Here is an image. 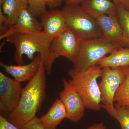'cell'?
Masks as SVG:
<instances>
[{"instance_id":"8","label":"cell","mask_w":129,"mask_h":129,"mask_svg":"<svg viewBox=\"0 0 129 129\" xmlns=\"http://www.w3.org/2000/svg\"><path fill=\"white\" fill-rule=\"evenodd\" d=\"M63 89L59 92V99L64 105L67 119L77 123L83 118L86 108L83 99L68 80H62Z\"/></svg>"},{"instance_id":"5","label":"cell","mask_w":129,"mask_h":129,"mask_svg":"<svg viewBox=\"0 0 129 129\" xmlns=\"http://www.w3.org/2000/svg\"><path fill=\"white\" fill-rule=\"evenodd\" d=\"M68 28L80 39L99 38L96 19L89 15L79 5H66L61 10Z\"/></svg>"},{"instance_id":"30","label":"cell","mask_w":129,"mask_h":129,"mask_svg":"<svg viewBox=\"0 0 129 129\" xmlns=\"http://www.w3.org/2000/svg\"><path fill=\"white\" fill-rule=\"evenodd\" d=\"M5 1V0H0V5H1V6L2 5L3 3Z\"/></svg>"},{"instance_id":"23","label":"cell","mask_w":129,"mask_h":129,"mask_svg":"<svg viewBox=\"0 0 129 129\" xmlns=\"http://www.w3.org/2000/svg\"><path fill=\"white\" fill-rule=\"evenodd\" d=\"M0 129H20L2 115H0Z\"/></svg>"},{"instance_id":"4","label":"cell","mask_w":129,"mask_h":129,"mask_svg":"<svg viewBox=\"0 0 129 129\" xmlns=\"http://www.w3.org/2000/svg\"><path fill=\"white\" fill-rule=\"evenodd\" d=\"M120 44L108 43L99 38L81 40L78 54L73 68L85 70L95 66L106 55L122 47Z\"/></svg>"},{"instance_id":"9","label":"cell","mask_w":129,"mask_h":129,"mask_svg":"<svg viewBox=\"0 0 129 129\" xmlns=\"http://www.w3.org/2000/svg\"><path fill=\"white\" fill-rule=\"evenodd\" d=\"M23 88L21 83L0 72V111L11 113L17 106Z\"/></svg>"},{"instance_id":"7","label":"cell","mask_w":129,"mask_h":129,"mask_svg":"<svg viewBox=\"0 0 129 129\" xmlns=\"http://www.w3.org/2000/svg\"><path fill=\"white\" fill-rule=\"evenodd\" d=\"M81 40L73 30L67 28L51 42L50 50L53 60L63 57L73 63L74 62L78 54Z\"/></svg>"},{"instance_id":"11","label":"cell","mask_w":129,"mask_h":129,"mask_svg":"<svg viewBox=\"0 0 129 129\" xmlns=\"http://www.w3.org/2000/svg\"><path fill=\"white\" fill-rule=\"evenodd\" d=\"M42 30L41 22L31 13L28 8L22 10L15 23L6 32L1 35L0 40L14 34H25L40 32Z\"/></svg>"},{"instance_id":"10","label":"cell","mask_w":129,"mask_h":129,"mask_svg":"<svg viewBox=\"0 0 129 129\" xmlns=\"http://www.w3.org/2000/svg\"><path fill=\"white\" fill-rule=\"evenodd\" d=\"M99 28V38L108 43H115L125 46L122 28L117 15L104 14L96 19Z\"/></svg>"},{"instance_id":"28","label":"cell","mask_w":129,"mask_h":129,"mask_svg":"<svg viewBox=\"0 0 129 129\" xmlns=\"http://www.w3.org/2000/svg\"><path fill=\"white\" fill-rule=\"evenodd\" d=\"M129 11V0H124L121 5Z\"/></svg>"},{"instance_id":"12","label":"cell","mask_w":129,"mask_h":129,"mask_svg":"<svg viewBox=\"0 0 129 129\" xmlns=\"http://www.w3.org/2000/svg\"><path fill=\"white\" fill-rule=\"evenodd\" d=\"M41 62V57L39 53L27 64L9 65L1 61L0 66L7 73L11 75L17 81L22 83L29 81L34 76L39 68Z\"/></svg>"},{"instance_id":"21","label":"cell","mask_w":129,"mask_h":129,"mask_svg":"<svg viewBox=\"0 0 129 129\" xmlns=\"http://www.w3.org/2000/svg\"><path fill=\"white\" fill-rule=\"evenodd\" d=\"M28 9L36 17H40L47 11L45 0H27Z\"/></svg>"},{"instance_id":"19","label":"cell","mask_w":129,"mask_h":129,"mask_svg":"<svg viewBox=\"0 0 129 129\" xmlns=\"http://www.w3.org/2000/svg\"><path fill=\"white\" fill-rule=\"evenodd\" d=\"M114 101L118 106L129 107V68L124 80L116 92Z\"/></svg>"},{"instance_id":"27","label":"cell","mask_w":129,"mask_h":129,"mask_svg":"<svg viewBox=\"0 0 129 129\" xmlns=\"http://www.w3.org/2000/svg\"><path fill=\"white\" fill-rule=\"evenodd\" d=\"M66 5H80L84 0H63Z\"/></svg>"},{"instance_id":"16","label":"cell","mask_w":129,"mask_h":129,"mask_svg":"<svg viewBox=\"0 0 129 129\" xmlns=\"http://www.w3.org/2000/svg\"><path fill=\"white\" fill-rule=\"evenodd\" d=\"M102 68L112 69L129 66V48L123 47L114 51L108 56L102 58L97 63Z\"/></svg>"},{"instance_id":"17","label":"cell","mask_w":129,"mask_h":129,"mask_svg":"<svg viewBox=\"0 0 129 129\" xmlns=\"http://www.w3.org/2000/svg\"><path fill=\"white\" fill-rule=\"evenodd\" d=\"M1 6L7 17L5 24L7 30L15 23L22 10L28 8L27 0H5Z\"/></svg>"},{"instance_id":"15","label":"cell","mask_w":129,"mask_h":129,"mask_svg":"<svg viewBox=\"0 0 129 129\" xmlns=\"http://www.w3.org/2000/svg\"><path fill=\"white\" fill-rule=\"evenodd\" d=\"M67 117V111L64 105L60 99H57L47 112L40 119L45 129H57Z\"/></svg>"},{"instance_id":"6","label":"cell","mask_w":129,"mask_h":129,"mask_svg":"<svg viewBox=\"0 0 129 129\" xmlns=\"http://www.w3.org/2000/svg\"><path fill=\"white\" fill-rule=\"evenodd\" d=\"M129 68V66L115 69L109 67L102 68L101 80L99 83L103 104L102 106L114 118L116 114L114 104L115 94L124 80Z\"/></svg>"},{"instance_id":"18","label":"cell","mask_w":129,"mask_h":129,"mask_svg":"<svg viewBox=\"0 0 129 129\" xmlns=\"http://www.w3.org/2000/svg\"><path fill=\"white\" fill-rule=\"evenodd\" d=\"M116 15L122 28L124 44L129 48V11L121 5H117Z\"/></svg>"},{"instance_id":"22","label":"cell","mask_w":129,"mask_h":129,"mask_svg":"<svg viewBox=\"0 0 129 129\" xmlns=\"http://www.w3.org/2000/svg\"><path fill=\"white\" fill-rule=\"evenodd\" d=\"M20 129H45L40 118L36 117L29 122L22 126Z\"/></svg>"},{"instance_id":"25","label":"cell","mask_w":129,"mask_h":129,"mask_svg":"<svg viewBox=\"0 0 129 129\" xmlns=\"http://www.w3.org/2000/svg\"><path fill=\"white\" fill-rule=\"evenodd\" d=\"M63 0H45L47 6L51 9L57 8L62 3Z\"/></svg>"},{"instance_id":"3","label":"cell","mask_w":129,"mask_h":129,"mask_svg":"<svg viewBox=\"0 0 129 129\" xmlns=\"http://www.w3.org/2000/svg\"><path fill=\"white\" fill-rule=\"evenodd\" d=\"M68 73L71 78L69 81L80 95L86 108L95 111L101 110V94L98 79L101 77V67L96 64L85 70L73 68Z\"/></svg>"},{"instance_id":"2","label":"cell","mask_w":129,"mask_h":129,"mask_svg":"<svg viewBox=\"0 0 129 129\" xmlns=\"http://www.w3.org/2000/svg\"><path fill=\"white\" fill-rule=\"evenodd\" d=\"M6 41L14 45L15 48L14 61L18 64H23V57L25 55L28 59L34 58L35 53L41 57L46 73L50 75L55 60L52 56L50 46L53 37L42 30L25 34H14L7 36Z\"/></svg>"},{"instance_id":"1","label":"cell","mask_w":129,"mask_h":129,"mask_svg":"<svg viewBox=\"0 0 129 129\" xmlns=\"http://www.w3.org/2000/svg\"><path fill=\"white\" fill-rule=\"evenodd\" d=\"M46 73L41 61L36 73L23 88L17 106L9 114L8 120L19 128L36 117L45 98Z\"/></svg>"},{"instance_id":"29","label":"cell","mask_w":129,"mask_h":129,"mask_svg":"<svg viewBox=\"0 0 129 129\" xmlns=\"http://www.w3.org/2000/svg\"><path fill=\"white\" fill-rule=\"evenodd\" d=\"M124 0H113V2L115 4L116 6L121 5V3Z\"/></svg>"},{"instance_id":"26","label":"cell","mask_w":129,"mask_h":129,"mask_svg":"<svg viewBox=\"0 0 129 129\" xmlns=\"http://www.w3.org/2000/svg\"><path fill=\"white\" fill-rule=\"evenodd\" d=\"M87 129H109L104 125L103 123H98L92 125Z\"/></svg>"},{"instance_id":"20","label":"cell","mask_w":129,"mask_h":129,"mask_svg":"<svg viewBox=\"0 0 129 129\" xmlns=\"http://www.w3.org/2000/svg\"><path fill=\"white\" fill-rule=\"evenodd\" d=\"M115 106L116 114L114 119L117 120L121 129H129V107L116 104Z\"/></svg>"},{"instance_id":"24","label":"cell","mask_w":129,"mask_h":129,"mask_svg":"<svg viewBox=\"0 0 129 129\" xmlns=\"http://www.w3.org/2000/svg\"><path fill=\"white\" fill-rule=\"evenodd\" d=\"M7 20V17L3 13L1 7H0V32L1 35L7 32L5 24Z\"/></svg>"},{"instance_id":"13","label":"cell","mask_w":129,"mask_h":129,"mask_svg":"<svg viewBox=\"0 0 129 129\" xmlns=\"http://www.w3.org/2000/svg\"><path fill=\"white\" fill-rule=\"evenodd\" d=\"M42 31L53 39L64 32L68 28L61 11L52 9L41 16Z\"/></svg>"},{"instance_id":"14","label":"cell","mask_w":129,"mask_h":129,"mask_svg":"<svg viewBox=\"0 0 129 129\" xmlns=\"http://www.w3.org/2000/svg\"><path fill=\"white\" fill-rule=\"evenodd\" d=\"M80 6L89 15L95 19L104 14L117 15V6L110 0H84Z\"/></svg>"}]
</instances>
